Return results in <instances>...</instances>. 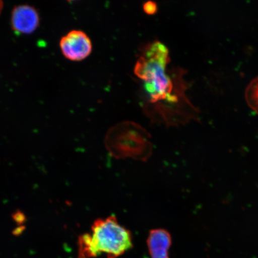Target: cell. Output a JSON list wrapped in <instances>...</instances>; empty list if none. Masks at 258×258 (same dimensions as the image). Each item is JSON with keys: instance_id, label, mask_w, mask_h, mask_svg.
<instances>
[{"instance_id": "7a4b0ae2", "label": "cell", "mask_w": 258, "mask_h": 258, "mask_svg": "<svg viewBox=\"0 0 258 258\" xmlns=\"http://www.w3.org/2000/svg\"><path fill=\"white\" fill-rule=\"evenodd\" d=\"M82 258L95 257L105 253L108 258H117L133 247L131 231L119 223L115 217L96 219L91 231L79 238Z\"/></svg>"}, {"instance_id": "5b68a950", "label": "cell", "mask_w": 258, "mask_h": 258, "mask_svg": "<svg viewBox=\"0 0 258 258\" xmlns=\"http://www.w3.org/2000/svg\"><path fill=\"white\" fill-rule=\"evenodd\" d=\"M40 16L37 10L28 5L16 6L13 9L11 24L13 31L18 35L33 33L39 27Z\"/></svg>"}, {"instance_id": "277c9868", "label": "cell", "mask_w": 258, "mask_h": 258, "mask_svg": "<svg viewBox=\"0 0 258 258\" xmlns=\"http://www.w3.org/2000/svg\"><path fill=\"white\" fill-rule=\"evenodd\" d=\"M59 47L63 56L73 62H80L90 56L93 49L91 40L86 32L73 30L60 38Z\"/></svg>"}, {"instance_id": "8992f818", "label": "cell", "mask_w": 258, "mask_h": 258, "mask_svg": "<svg viewBox=\"0 0 258 258\" xmlns=\"http://www.w3.org/2000/svg\"><path fill=\"white\" fill-rule=\"evenodd\" d=\"M147 245L151 258H169L168 251L172 245V237L164 229H154L150 232Z\"/></svg>"}, {"instance_id": "3957f363", "label": "cell", "mask_w": 258, "mask_h": 258, "mask_svg": "<svg viewBox=\"0 0 258 258\" xmlns=\"http://www.w3.org/2000/svg\"><path fill=\"white\" fill-rule=\"evenodd\" d=\"M105 145L109 154L117 159L146 161L153 153L150 134L132 121L119 122L109 128L105 135Z\"/></svg>"}, {"instance_id": "9c48e42d", "label": "cell", "mask_w": 258, "mask_h": 258, "mask_svg": "<svg viewBox=\"0 0 258 258\" xmlns=\"http://www.w3.org/2000/svg\"><path fill=\"white\" fill-rule=\"evenodd\" d=\"M3 6H4V4H3V2L0 1V15L2 14V12L3 11Z\"/></svg>"}, {"instance_id": "52a82bcc", "label": "cell", "mask_w": 258, "mask_h": 258, "mask_svg": "<svg viewBox=\"0 0 258 258\" xmlns=\"http://www.w3.org/2000/svg\"><path fill=\"white\" fill-rule=\"evenodd\" d=\"M244 96L248 106L258 115V76L247 85Z\"/></svg>"}, {"instance_id": "ba28073f", "label": "cell", "mask_w": 258, "mask_h": 258, "mask_svg": "<svg viewBox=\"0 0 258 258\" xmlns=\"http://www.w3.org/2000/svg\"><path fill=\"white\" fill-rule=\"evenodd\" d=\"M143 10L147 15H154L158 11L157 3L153 1L145 2L143 5Z\"/></svg>"}, {"instance_id": "6da1fadb", "label": "cell", "mask_w": 258, "mask_h": 258, "mask_svg": "<svg viewBox=\"0 0 258 258\" xmlns=\"http://www.w3.org/2000/svg\"><path fill=\"white\" fill-rule=\"evenodd\" d=\"M168 48L154 41L141 48L134 68L141 85V106L154 124L178 126L200 120L201 111L186 95L189 83L180 67H170Z\"/></svg>"}]
</instances>
